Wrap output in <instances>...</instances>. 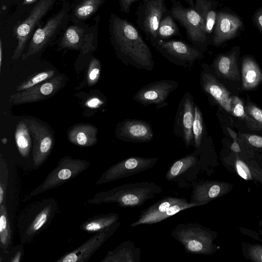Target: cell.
<instances>
[{
    "instance_id": "obj_1",
    "label": "cell",
    "mask_w": 262,
    "mask_h": 262,
    "mask_svg": "<svg viewBox=\"0 0 262 262\" xmlns=\"http://www.w3.org/2000/svg\"><path fill=\"white\" fill-rule=\"evenodd\" d=\"M109 30L116 54L125 64L147 71L153 70L155 62L150 49L134 25L112 13Z\"/></svg>"
},
{
    "instance_id": "obj_2",
    "label": "cell",
    "mask_w": 262,
    "mask_h": 262,
    "mask_svg": "<svg viewBox=\"0 0 262 262\" xmlns=\"http://www.w3.org/2000/svg\"><path fill=\"white\" fill-rule=\"evenodd\" d=\"M162 187L153 182L144 181L123 184L107 191L96 193L86 203H116L121 207L133 208L143 205L146 201L162 193Z\"/></svg>"
},
{
    "instance_id": "obj_3",
    "label": "cell",
    "mask_w": 262,
    "mask_h": 262,
    "mask_svg": "<svg viewBox=\"0 0 262 262\" xmlns=\"http://www.w3.org/2000/svg\"><path fill=\"white\" fill-rule=\"evenodd\" d=\"M58 211L57 201L49 198L35 201L20 212L17 228L20 243H30L50 224Z\"/></svg>"
},
{
    "instance_id": "obj_4",
    "label": "cell",
    "mask_w": 262,
    "mask_h": 262,
    "mask_svg": "<svg viewBox=\"0 0 262 262\" xmlns=\"http://www.w3.org/2000/svg\"><path fill=\"white\" fill-rule=\"evenodd\" d=\"M171 235L189 253L212 255L218 250L214 244L217 232L198 223L178 224Z\"/></svg>"
},
{
    "instance_id": "obj_5",
    "label": "cell",
    "mask_w": 262,
    "mask_h": 262,
    "mask_svg": "<svg viewBox=\"0 0 262 262\" xmlns=\"http://www.w3.org/2000/svg\"><path fill=\"white\" fill-rule=\"evenodd\" d=\"M188 4L186 7L180 0H171L170 14L185 30L188 39L192 46L205 52L208 48L209 36L204 23L194 9L192 0H185Z\"/></svg>"
},
{
    "instance_id": "obj_6",
    "label": "cell",
    "mask_w": 262,
    "mask_h": 262,
    "mask_svg": "<svg viewBox=\"0 0 262 262\" xmlns=\"http://www.w3.org/2000/svg\"><path fill=\"white\" fill-rule=\"evenodd\" d=\"M90 165L91 163L85 160L73 159L69 156L63 157L43 181L25 195L23 201H28L39 194L63 184L78 176Z\"/></svg>"
},
{
    "instance_id": "obj_7",
    "label": "cell",
    "mask_w": 262,
    "mask_h": 262,
    "mask_svg": "<svg viewBox=\"0 0 262 262\" xmlns=\"http://www.w3.org/2000/svg\"><path fill=\"white\" fill-rule=\"evenodd\" d=\"M199 206V204L189 202L184 197L165 196L142 210L138 219L130 226L156 224L181 211Z\"/></svg>"
},
{
    "instance_id": "obj_8",
    "label": "cell",
    "mask_w": 262,
    "mask_h": 262,
    "mask_svg": "<svg viewBox=\"0 0 262 262\" xmlns=\"http://www.w3.org/2000/svg\"><path fill=\"white\" fill-rule=\"evenodd\" d=\"M151 45L170 62L185 68L204 57L202 51L182 40L158 39Z\"/></svg>"
},
{
    "instance_id": "obj_9",
    "label": "cell",
    "mask_w": 262,
    "mask_h": 262,
    "mask_svg": "<svg viewBox=\"0 0 262 262\" xmlns=\"http://www.w3.org/2000/svg\"><path fill=\"white\" fill-rule=\"evenodd\" d=\"M169 13L165 0H144L137 8L136 24L151 45L158 39L157 32L160 20Z\"/></svg>"
},
{
    "instance_id": "obj_10",
    "label": "cell",
    "mask_w": 262,
    "mask_h": 262,
    "mask_svg": "<svg viewBox=\"0 0 262 262\" xmlns=\"http://www.w3.org/2000/svg\"><path fill=\"white\" fill-rule=\"evenodd\" d=\"M158 160V158L129 157L110 167L101 174L96 184H105L146 171L151 168Z\"/></svg>"
},
{
    "instance_id": "obj_11",
    "label": "cell",
    "mask_w": 262,
    "mask_h": 262,
    "mask_svg": "<svg viewBox=\"0 0 262 262\" xmlns=\"http://www.w3.org/2000/svg\"><path fill=\"white\" fill-rule=\"evenodd\" d=\"M244 29L243 21L238 14L228 8L219 10L213 32V45L222 46L238 37Z\"/></svg>"
},
{
    "instance_id": "obj_12",
    "label": "cell",
    "mask_w": 262,
    "mask_h": 262,
    "mask_svg": "<svg viewBox=\"0 0 262 262\" xmlns=\"http://www.w3.org/2000/svg\"><path fill=\"white\" fill-rule=\"evenodd\" d=\"M178 86V82L173 80H157L139 89L134 95L133 100L144 106L154 104L157 109H160L169 105L166 101V99Z\"/></svg>"
},
{
    "instance_id": "obj_13",
    "label": "cell",
    "mask_w": 262,
    "mask_h": 262,
    "mask_svg": "<svg viewBox=\"0 0 262 262\" xmlns=\"http://www.w3.org/2000/svg\"><path fill=\"white\" fill-rule=\"evenodd\" d=\"M195 105L193 96L186 92L178 105L173 124V134L182 138L187 148L193 145L192 125Z\"/></svg>"
},
{
    "instance_id": "obj_14",
    "label": "cell",
    "mask_w": 262,
    "mask_h": 262,
    "mask_svg": "<svg viewBox=\"0 0 262 262\" xmlns=\"http://www.w3.org/2000/svg\"><path fill=\"white\" fill-rule=\"evenodd\" d=\"M54 1H39L32 9L28 17L17 26L15 29L17 45L12 57L13 60H17L20 57L35 26L47 14Z\"/></svg>"
},
{
    "instance_id": "obj_15",
    "label": "cell",
    "mask_w": 262,
    "mask_h": 262,
    "mask_svg": "<svg viewBox=\"0 0 262 262\" xmlns=\"http://www.w3.org/2000/svg\"><path fill=\"white\" fill-rule=\"evenodd\" d=\"M119 221L105 229L96 232L76 249L65 253L55 262H86L120 226Z\"/></svg>"
},
{
    "instance_id": "obj_16",
    "label": "cell",
    "mask_w": 262,
    "mask_h": 262,
    "mask_svg": "<svg viewBox=\"0 0 262 262\" xmlns=\"http://www.w3.org/2000/svg\"><path fill=\"white\" fill-rule=\"evenodd\" d=\"M33 138L32 160L36 168L41 166L50 155L54 145L52 134L49 128L32 119L24 120Z\"/></svg>"
},
{
    "instance_id": "obj_17",
    "label": "cell",
    "mask_w": 262,
    "mask_h": 262,
    "mask_svg": "<svg viewBox=\"0 0 262 262\" xmlns=\"http://www.w3.org/2000/svg\"><path fill=\"white\" fill-rule=\"evenodd\" d=\"M64 79L61 75L53 77L25 90L16 92L9 98L12 105L41 101L53 96L62 86Z\"/></svg>"
},
{
    "instance_id": "obj_18",
    "label": "cell",
    "mask_w": 262,
    "mask_h": 262,
    "mask_svg": "<svg viewBox=\"0 0 262 262\" xmlns=\"http://www.w3.org/2000/svg\"><path fill=\"white\" fill-rule=\"evenodd\" d=\"M200 83L203 91L213 99L225 111L230 114L231 95L224 85L217 78L212 69L207 64L201 65Z\"/></svg>"
},
{
    "instance_id": "obj_19",
    "label": "cell",
    "mask_w": 262,
    "mask_h": 262,
    "mask_svg": "<svg viewBox=\"0 0 262 262\" xmlns=\"http://www.w3.org/2000/svg\"><path fill=\"white\" fill-rule=\"evenodd\" d=\"M66 5L57 13L48 20L42 28H38L34 33L26 52L22 55V60L41 51L48 43L57 31L60 29L68 16Z\"/></svg>"
},
{
    "instance_id": "obj_20",
    "label": "cell",
    "mask_w": 262,
    "mask_h": 262,
    "mask_svg": "<svg viewBox=\"0 0 262 262\" xmlns=\"http://www.w3.org/2000/svg\"><path fill=\"white\" fill-rule=\"evenodd\" d=\"M234 152L222 160L224 166L246 181L262 184V164L253 158Z\"/></svg>"
},
{
    "instance_id": "obj_21",
    "label": "cell",
    "mask_w": 262,
    "mask_h": 262,
    "mask_svg": "<svg viewBox=\"0 0 262 262\" xmlns=\"http://www.w3.org/2000/svg\"><path fill=\"white\" fill-rule=\"evenodd\" d=\"M233 184L216 180H201L192 184L190 202L200 206L223 196L233 188Z\"/></svg>"
},
{
    "instance_id": "obj_22",
    "label": "cell",
    "mask_w": 262,
    "mask_h": 262,
    "mask_svg": "<svg viewBox=\"0 0 262 262\" xmlns=\"http://www.w3.org/2000/svg\"><path fill=\"white\" fill-rule=\"evenodd\" d=\"M94 33L79 25L69 26L64 31L60 42L62 48L80 51L82 54L92 52L95 48Z\"/></svg>"
},
{
    "instance_id": "obj_23",
    "label": "cell",
    "mask_w": 262,
    "mask_h": 262,
    "mask_svg": "<svg viewBox=\"0 0 262 262\" xmlns=\"http://www.w3.org/2000/svg\"><path fill=\"white\" fill-rule=\"evenodd\" d=\"M116 136L126 142L144 143L152 139L154 133L151 125L147 121L126 119L117 125Z\"/></svg>"
},
{
    "instance_id": "obj_24",
    "label": "cell",
    "mask_w": 262,
    "mask_h": 262,
    "mask_svg": "<svg viewBox=\"0 0 262 262\" xmlns=\"http://www.w3.org/2000/svg\"><path fill=\"white\" fill-rule=\"evenodd\" d=\"M239 53V47L235 46L227 53L217 55L211 68L216 76L233 81L239 80L241 76L238 67Z\"/></svg>"
},
{
    "instance_id": "obj_25",
    "label": "cell",
    "mask_w": 262,
    "mask_h": 262,
    "mask_svg": "<svg viewBox=\"0 0 262 262\" xmlns=\"http://www.w3.org/2000/svg\"><path fill=\"white\" fill-rule=\"evenodd\" d=\"M141 250L133 242L126 241L107 252L100 262H140Z\"/></svg>"
},
{
    "instance_id": "obj_26",
    "label": "cell",
    "mask_w": 262,
    "mask_h": 262,
    "mask_svg": "<svg viewBox=\"0 0 262 262\" xmlns=\"http://www.w3.org/2000/svg\"><path fill=\"white\" fill-rule=\"evenodd\" d=\"M98 128L88 123H80L72 126L68 133V138L72 144L82 147H91L97 142Z\"/></svg>"
},
{
    "instance_id": "obj_27",
    "label": "cell",
    "mask_w": 262,
    "mask_h": 262,
    "mask_svg": "<svg viewBox=\"0 0 262 262\" xmlns=\"http://www.w3.org/2000/svg\"><path fill=\"white\" fill-rule=\"evenodd\" d=\"M242 87L245 91L256 88L262 81V71L256 60L249 55L244 56L241 68Z\"/></svg>"
},
{
    "instance_id": "obj_28",
    "label": "cell",
    "mask_w": 262,
    "mask_h": 262,
    "mask_svg": "<svg viewBox=\"0 0 262 262\" xmlns=\"http://www.w3.org/2000/svg\"><path fill=\"white\" fill-rule=\"evenodd\" d=\"M218 2L213 0H195V10L203 19L208 36L214 30L216 20Z\"/></svg>"
},
{
    "instance_id": "obj_29",
    "label": "cell",
    "mask_w": 262,
    "mask_h": 262,
    "mask_svg": "<svg viewBox=\"0 0 262 262\" xmlns=\"http://www.w3.org/2000/svg\"><path fill=\"white\" fill-rule=\"evenodd\" d=\"M199 149H196L193 152L186 155L174 161L169 167L165 178L168 181H176L178 177L184 174L196 163Z\"/></svg>"
},
{
    "instance_id": "obj_30",
    "label": "cell",
    "mask_w": 262,
    "mask_h": 262,
    "mask_svg": "<svg viewBox=\"0 0 262 262\" xmlns=\"http://www.w3.org/2000/svg\"><path fill=\"white\" fill-rule=\"evenodd\" d=\"M119 214L108 213L94 216L86 220L80 225L81 230L89 232H97L107 228L118 221Z\"/></svg>"
},
{
    "instance_id": "obj_31",
    "label": "cell",
    "mask_w": 262,
    "mask_h": 262,
    "mask_svg": "<svg viewBox=\"0 0 262 262\" xmlns=\"http://www.w3.org/2000/svg\"><path fill=\"white\" fill-rule=\"evenodd\" d=\"M16 144L20 156L27 158L30 155L32 145L29 128L24 120L19 121L15 131Z\"/></svg>"
},
{
    "instance_id": "obj_32",
    "label": "cell",
    "mask_w": 262,
    "mask_h": 262,
    "mask_svg": "<svg viewBox=\"0 0 262 262\" xmlns=\"http://www.w3.org/2000/svg\"><path fill=\"white\" fill-rule=\"evenodd\" d=\"M12 231L10 228L6 203L0 205V246L7 251L11 246Z\"/></svg>"
},
{
    "instance_id": "obj_33",
    "label": "cell",
    "mask_w": 262,
    "mask_h": 262,
    "mask_svg": "<svg viewBox=\"0 0 262 262\" xmlns=\"http://www.w3.org/2000/svg\"><path fill=\"white\" fill-rule=\"evenodd\" d=\"M230 114L244 120L250 129L255 131L262 130V127L246 113L242 100L237 96H231Z\"/></svg>"
},
{
    "instance_id": "obj_34",
    "label": "cell",
    "mask_w": 262,
    "mask_h": 262,
    "mask_svg": "<svg viewBox=\"0 0 262 262\" xmlns=\"http://www.w3.org/2000/svg\"><path fill=\"white\" fill-rule=\"evenodd\" d=\"M181 36L179 27L170 13L164 15L159 25L157 36L158 39L166 40L173 36Z\"/></svg>"
},
{
    "instance_id": "obj_35",
    "label": "cell",
    "mask_w": 262,
    "mask_h": 262,
    "mask_svg": "<svg viewBox=\"0 0 262 262\" xmlns=\"http://www.w3.org/2000/svg\"><path fill=\"white\" fill-rule=\"evenodd\" d=\"M193 146L195 149L201 148L205 134V125L202 112L198 105L194 108V118L192 125Z\"/></svg>"
},
{
    "instance_id": "obj_36",
    "label": "cell",
    "mask_w": 262,
    "mask_h": 262,
    "mask_svg": "<svg viewBox=\"0 0 262 262\" xmlns=\"http://www.w3.org/2000/svg\"><path fill=\"white\" fill-rule=\"evenodd\" d=\"M102 3V0H84L76 8L75 15L79 19L86 18L94 14Z\"/></svg>"
},
{
    "instance_id": "obj_37",
    "label": "cell",
    "mask_w": 262,
    "mask_h": 262,
    "mask_svg": "<svg viewBox=\"0 0 262 262\" xmlns=\"http://www.w3.org/2000/svg\"><path fill=\"white\" fill-rule=\"evenodd\" d=\"M242 255L245 258L252 261L262 262V245L241 243Z\"/></svg>"
},
{
    "instance_id": "obj_38",
    "label": "cell",
    "mask_w": 262,
    "mask_h": 262,
    "mask_svg": "<svg viewBox=\"0 0 262 262\" xmlns=\"http://www.w3.org/2000/svg\"><path fill=\"white\" fill-rule=\"evenodd\" d=\"M55 74V72L53 70L41 72L20 83L16 87V92H19L31 88L53 77Z\"/></svg>"
},
{
    "instance_id": "obj_39",
    "label": "cell",
    "mask_w": 262,
    "mask_h": 262,
    "mask_svg": "<svg viewBox=\"0 0 262 262\" xmlns=\"http://www.w3.org/2000/svg\"><path fill=\"white\" fill-rule=\"evenodd\" d=\"M9 170L7 163L1 157L0 159V205L5 203L6 193L8 182Z\"/></svg>"
},
{
    "instance_id": "obj_40",
    "label": "cell",
    "mask_w": 262,
    "mask_h": 262,
    "mask_svg": "<svg viewBox=\"0 0 262 262\" xmlns=\"http://www.w3.org/2000/svg\"><path fill=\"white\" fill-rule=\"evenodd\" d=\"M101 63L96 58L91 60L87 74V82L89 85L95 84L99 79L101 73Z\"/></svg>"
},
{
    "instance_id": "obj_41",
    "label": "cell",
    "mask_w": 262,
    "mask_h": 262,
    "mask_svg": "<svg viewBox=\"0 0 262 262\" xmlns=\"http://www.w3.org/2000/svg\"><path fill=\"white\" fill-rule=\"evenodd\" d=\"M246 113L262 127V109L249 101L245 105Z\"/></svg>"
},
{
    "instance_id": "obj_42",
    "label": "cell",
    "mask_w": 262,
    "mask_h": 262,
    "mask_svg": "<svg viewBox=\"0 0 262 262\" xmlns=\"http://www.w3.org/2000/svg\"><path fill=\"white\" fill-rule=\"evenodd\" d=\"M239 136L250 145L262 148V137L250 134H240Z\"/></svg>"
},
{
    "instance_id": "obj_43",
    "label": "cell",
    "mask_w": 262,
    "mask_h": 262,
    "mask_svg": "<svg viewBox=\"0 0 262 262\" xmlns=\"http://www.w3.org/2000/svg\"><path fill=\"white\" fill-rule=\"evenodd\" d=\"M252 20L257 30L262 34V6L257 9L254 12Z\"/></svg>"
},
{
    "instance_id": "obj_44",
    "label": "cell",
    "mask_w": 262,
    "mask_h": 262,
    "mask_svg": "<svg viewBox=\"0 0 262 262\" xmlns=\"http://www.w3.org/2000/svg\"><path fill=\"white\" fill-rule=\"evenodd\" d=\"M144 0H119V6L121 11L125 14L129 13L132 5L137 2Z\"/></svg>"
},
{
    "instance_id": "obj_45",
    "label": "cell",
    "mask_w": 262,
    "mask_h": 262,
    "mask_svg": "<svg viewBox=\"0 0 262 262\" xmlns=\"http://www.w3.org/2000/svg\"><path fill=\"white\" fill-rule=\"evenodd\" d=\"M11 252L14 254L11 257L10 261L11 262H19L23 253V248L20 249V247H17L16 249L13 250Z\"/></svg>"
},
{
    "instance_id": "obj_46",
    "label": "cell",
    "mask_w": 262,
    "mask_h": 262,
    "mask_svg": "<svg viewBox=\"0 0 262 262\" xmlns=\"http://www.w3.org/2000/svg\"><path fill=\"white\" fill-rule=\"evenodd\" d=\"M237 141L238 140H233V142L232 143L230 149L233 152L240 153L242 150Z\"/></svg>"
},
{
    "instance_id": "obj_47",
    "label": "cell",
    "mask_w": 262,
    "mask_h": 262,
    "mask_svg": "<svg viewBox=\"0 0 262 262\" xmlns=\"http://www.w3.org/2000/svg\"><path fill=\"white\" fill-rule=\"evenodd\" d=\"M228 133L231 136L233 140H238L236 133L230 128L227 127Z\"/></svg>"
},
{
    "instance_id": "obj_48",
    "label": "cell",
    "mask_w": 262,
    "mask_h": 262,
    "mask_svg": "<svg viewBox=\"0 0 262 262\" xmlns=\"http://www.w3.org/2000/svg\"><path fill=\"white\" fill-rule=\"evenodd\" d=\"M3 59V48H2V42L1 39L0 40V71H1L2 64Z\"/></svg>"
},
{
    "instance_id": "obj_49",
    "label": "cell",
    "mask_w": 262,
    "mask_h": 262,
    "mask_svg": "<svg viewBox=\"0 0 262 262\" xmlns=\"http://www.w3.org/2000/svg\"><path fill=\"white\" fill-rule=\"evenodd\" d=\"M258 224L259 227L258 229V233L260 235H262V221L260 220Z\"/></svg>"
},
{
    "instance_id": "obj_50",
    "label": "cell",
    "mask_w": 262,
    "mask_h": 262,
    "mask_svg": "<svg viewBox=\"0 0 262 262\" xmlns=\"http://www.w3.org/2000/svg\"><path fill=\"white\" fill-rule=\"evenodd\" d=\"M36 0H24L23 2L24 5H30L34 3Z\"/></svg>"
},
{
    "instance_id": "obj_51",
    "label": "cell",
    "mask_w": 262,
    "mask_h": 262,
    "mask_svg": "<svg viewBox=\"0 0 262 262\" xmlns=\"http://www.w3.org/2000/svg\"><path fill=\"white\" fill-rule=\"evenodd\" d=\"M2 142L3 144H6L7 142V140L6 138H4L2 139Z\"/></svg>"
}]
</instances>
